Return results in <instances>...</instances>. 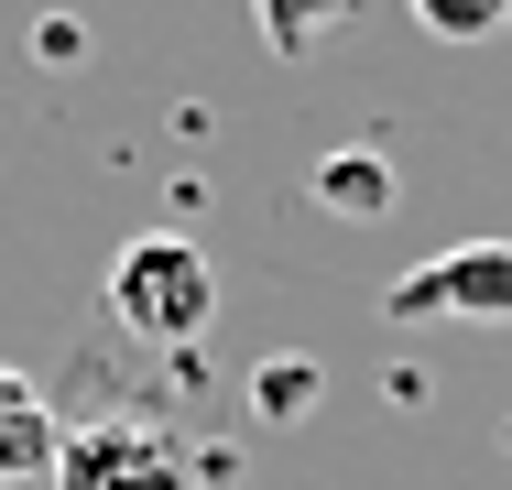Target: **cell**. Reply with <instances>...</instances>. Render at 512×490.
Listing matches in <instances>:
<instances>
[{
    "instance_id": "cell-8",
    "label": "cell",
    "mask_w": 512,
    "mask_h": 490,
    "mask_svg": "<svg viewBox=\"0 0 512 490\" xmlns=\"http://www.w3.org/2000/svg\"><path fill=\"white\" fill-rule=\"evenodd\" d=\"M404 11L436 33V44H491V33L512 22V0H404Z\"/></svg>"
},
{
    "instance_id": "cell-7",
    "label": "cell",
    "mask_w": 512,
    "mask_h": 490,
    "mask_svg": "<svg viewBox=\"0 0 512 490\" xmlns=\"http://www.w3.org/2000/svg\"><path fill=\"white\" fill-rule=\"evenodd\" d=\"M316 392H327L316 360H262V371H251V414H262V425H306Z\"/></svg>"
},
{
    "instance_id": "cell-2",
    "label": "cell",
    "mask_w": 512,
    "mask_h": 490,
    "mask_svg": "<svg viewBox=\"0 0 512 490\" xmlns=\"http://www.w3.org/2000/svg\"><path fill=\"white\" fill-rule=\"evenodd\" d=\"M393 327H512V240H447L436 262L393 273Z\"/></svg>"
},
{
    "instance_id": "cell-5",
    "label": "cell",
    "mask_w": 512,
    "mask_h": 490,
    "mask_svg": "<svg viewBox=\"0 0 512 490\" xmlns=\"http://www.w3.org/2000/svg\"><path fill=\"white\" fill-rule=\"evenodd\" d=\"M393 196H404V175L382 142H338L316 164V207H338V218H393Z\"/></svg>"
},
{
    "instance_id": "cell-6",
    "label": "cell",
    "mask_w": 512,
    "mask_h": 490,
    "mask_svg": "<svg viewBox=\"0 0 512 490\" xmlns=\"http://www.w3.org/2000/svg\"><path fill=\"white\" fill-rule=\"evenodd\" d=\"M251 11H262V44H273V55H316L360 0H251Z\"/></svg>"
},
{
    "instance_id": "cell-3",
    "label": "cell",
    "mask_w": 512,
    "mask_h": 490,
    "mask_svg": "<svg viewBox=\"0 0 512 490\" xmlns=\"http://www.w3.org/2000/svg\"><path fill=\"white\" fill-rule=\"evenodd\" d=\"M55 490H186V458L142 414H88L55 447Z\"/></svg>"
},
{
    "instance_id": "cell-1",
    "label": "cell",
    "mask_w": 512,
    "mask_h": 490,
    "mask_svg": "<svg viewBox=\"0 0 512 490\" xmlns=\"http://www.w3.org/2000/svg\"><path fill=\"white\" fill-rule=\"evenodd\" d=\"M109 316H120L131 338H153V349H197L207 327H218V262H207V240H186V229L120 240V262H109Z\"/></svg>"
},
{
    "instance_id": "cell-4",
    "label": "cell",
    "mask_w": 512,
    "mask_h": 490,
    "mask_svg": "<svg viewBox=\"0 0 512 490\" xmlns=\"http://www.w3.org/2000/svg\"><path fill=\"white\" fill-rule=\"evenodd\" d=\"M55 447H66V414L44 403L33 371H11V360H0V490L55 480Z\"/></svg>"
}]
</instances>
